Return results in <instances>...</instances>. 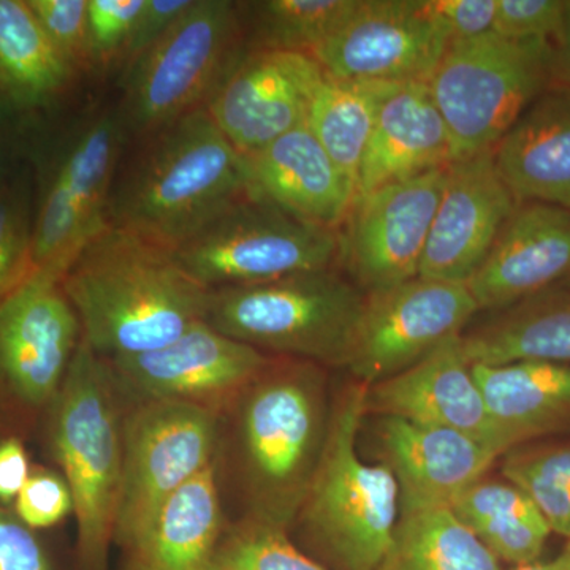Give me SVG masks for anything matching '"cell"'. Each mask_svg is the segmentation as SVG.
I'll return each mask as SVG.
<instances>
[{
	"label": "cell",
	"instance_id": "cell-1",
	"mask_svg": "<svg viewBox=\"0 0 570 570\" xmlns=\"http://www.w3.org/2000/svg\"><path fill=\"white\" fill-rule=\"evenodd\" d=\"M81 337L104 358L156 351L206 321L212 291L174 250L108 224L62 279Z\"/></svg>",
	"mask_w": 570,
	"mask_h": 570
},
{
	"label": "cell",
	"instance_id": "cell-2",
	"mask_svg": "<svg viewBox=\"0 0 570 570\" xmlns=\"http://www.w3.org/2000/svg\"><path fill=\"white\" fill-rule=\"evenodd\" d=\"M112 186L108 224L175 250L250 190L246 157L206 107L148 138Z\"/></svg>",
	"mask_w": 570,
	"mask_h": 570
},
{
	"label": "cell",
	"instance_id": "cell-3",
	"mask_svg": "<svg viewBox=\"0 0 570 570\" xmlns=\"http://www.w3.org/2000/svg\"><path fill=\"white\" fill-rule=\"evenodd\" d=\"M107 358L80 341L52 400L51 444L78 524L81 570H107L121 497L122 417Z\"/></svg>",
	"mask_w": 570,
	"mask_h": 570
},
{
	"label": "cell",
	"instance_id": "cell-4",
	"mask_svg": "<svg viewBox=\"0 0 570 570\" xmlns=\"http://www.w3.org/2000/svg\"><path fill=\"white\" fill-rule=\"evenodd\" d=\"M367 389L358 382L337 403L299 510L311 538L341 570H377L400 520V489L392 471L384 463L367 464L356 452Z\"/></svg>",
	"mask_w": 570,
	"mask_h": 570
},
{
	"label": "cell",
	"instance_id": "cell-5",
	"mask_svg": "<svg viewBox=\"0 0 570 570\" xmlns=\"http://www.w3.org/2000/svg\"><path fill=\"white\" fill-rule=\"evenodd\" d=\"M366 296L332 268L217 288L206 322L258 351L346 366Z\"/></svg>",
	"mask_w": 570,
	"mask_h": 570
},
{
	"label": "cell",
	"instance_id": "cell-6",
	"mask_svg": "<svg viewBox=\"0 0 570 570\" xmlns=\"http://www.w3.org/2000/svg\"><path fill=\"white\" fill-rule=\"evenodd\" d=\"M243 404V461L255 520L285 528L316 475L328 423L313 366L262 374Z\"/></svg>",
	"mask_w": 570,
	"mask_h": 570
},
{
	"label": "cell",
	"instance_id": "cell-7",
	"mask_svg": "<svg viewBox=\"0 0 570 570\" xmlns=\"http://www.w3.org/2000/svg\"><path fill=\"white\" fill-rule=\"evenodd\" d=\"M551 86L550 41L510 40L494 32L450 41L428 81L448 124L455 160L493 151Z\"/></svg>",
	"mask_w": 570,
	"mask_h": 570
},
{
	"label": "cell",
	"instance_id": "cell-8",
	"mask_svg": "<svg viewBox=\"0 0 570 570\" xmlns=\"http://www.w3.org/2000/svg\"><path fill=\"white\" fill-rule=\"evenodd\" d=\"M243 36L239 3L194 0L174 28L124 71L118 111L127 138L145 140L206 107L242 58Z\"/></svg>",
	"mask_w": 570,
	"mask_h": 570
},
{
	"label": "cell",
	"instance_id": "cell-9",
	"mask_svg": "<svg viewBox=\"0 0 570 570\" xmlns=\"http://www.w3.org/2000/svg\"><path fill=\"white\" fill-rule=\"evenodd\" d=\"M127 140L118 107L89 108L56 141L33 214L32 269L66 276L108 225Z\"/></svg>",
	"mask_w": 570,
	"mask_h": 570
},
{
	"label": "cell",
	"instance_id": "cell-10",
	"mask_svg": "<svg viewBox=\"0 0 570 570\" xmlns=\"http://www.w3.org/2000/svg\"><path fill=\"white\" fill-rule=\"evenodd\" d=\"M174 254L187 275L217 291L330 269L340 261V230L298 219L249 190Z\"/></svg>",
	"mask_w": 570,
	"mask_h": 570
},
{
	"label": "cell",
	"instance_id": "cell-11",
	"mask_svg": "<svg viewBox=\"0 0 570 570\" xmlns=\"http://www.w3.org/2000/svg\"><path fill=\"white\" fill-rule=\"evenodd\" d=\"M217 414L176 401H141L122 417L121 497L115 540L132 546L168 499L214 463Z\"/></svg>",
	"mask_w": 570,
	"mask_h": 570
},
{
	"label": "cell",
	"instance_id": "cell-12",
	"mask_svg": "<svg viewBox=\"0 0 570 570\" xmlns=\"http://www.w3.org/2000/svg\"><path fill=\"white\" fill-rule=\"evenodd\" d=\"M479 311L466 284L420 276L367 294L346 366L360 384L373 387L461 335Z\"/></svg>",
	"mask_w": 570,
	"mask_h": 570
},
{
	"label": "cell",
	"instance_id": "cell-13",
	"mask_svg": "<svg viewBox=\"0 0 570 570\" xmlns=\"http://www.w3.org/2000/svg\"><path fill=\"white\" fill-rule=\"evenodd\" d=\"M450 41L448 26L428 0H360L311 56L341 80L428 85Z\"/></svg>",
	"mask_w": 570,
	"mask_h": 570
},
{
	"label": "cell",
	"instance_id": "cell-14",
	"mask_svg": "<svg viewBox=\"0 0 570 570\" xmlns=\"http://www.w3.org/2000/svg\"><path fill=\"white\" fill-rule=\"evenodd\" d=\"M448 167L389 184L352 205L340 232V261L367 294L419 277Z\"/></svg>",
	"mask_w": 570,
	"mask_h": 570
},
{
	"label": "cell",
	"instance_id": "cell-15",
	"mask_svg": "<svg viewBox=\"0 0 570 570\" xmlns=\"http://www.w3.org/2000/svg\"><path fill=\"white\" fill-rule=\"evenodd\" d=\"M118 389L141 401H176L216 412L268 367L264 352L198 322L174 343L107 358Z\"/></svg>",
	"mask_w": 570,
	"mask_h": 570
},
{
	"label": "cell",
	"instance_id": "cell-16",
	"mask_svg": "<svg viewBox=\"0 0 570 570\" xmlns=\"http://www.w3.org/2000/svg\"><path fill=\"white\" fill-rule=\"evenodd\" d=\"M62 279L31 269L0 305V377L28 406L55 400L81 341Z\"/></svg>",
	"mask_w": 570,
	"mask_h": 570
},
{
	"label": "cell",
	"instance_id": "cell-17",
	"mask_svg": "<svg viewBox=\"0 0 570 570\" xmlns=\"http://www.w3.org/2000/svg\"><path fill=\"white\" fill-rule=\"evenodd\" d=\"M325 70L305 52L249 50L206 104L220 132L243 156L261 151L306 122Z\"/></svg>",
	"mask_w": 570,
	"mask_h": 570
},
{
	"label": "cell",
	"instance_id": "cell-18",
	"mask_svg": "<svg viewBox=\"0 0 570 570\" xmlns=\"http://www.w3.org/2000/svg\"><path fill=\"white\" fill-rule=\"evenodd\" d=\"M517 205L493 151L450 164L419 276L468 284Z\"/></svg>",
	"mask_w": 570,
	"mask_h": 570
},
{
	"label": "cell",
	"instance_id": "cell-19",
	"mask_svg": "<svg viewBox=\"0 0 570 570\" xmlns=\"http://www.w3.org/2000/svg\"><path fill=\"white\" fill-rule=\"evenodd\" d=\"M461 335L450 337L403 373L367 389L366 407L389 417L456 431L499 456L513 445L490 417Z\"/></svg>",
	"mask_w": 570,
	"mask_h": 570
},
{
	"label": "cell",
	"instance_id": "cell-20",
	"mask_svg": "<svg viewBox=\"0 0 570 570\" xmlns=\"http://www.w3.org/2000/svg\"><path fill=\"white\" fill-rule=\"evenodd\" d=\"M569 277L570 209L523 202L466 285L480 311H504Z\"/></svg>",
	"mask_w": 570,
	"mask_h": 570
},
{
	"label": "cell",
	"instance_id": "cell-21",
	"mask_svg": "<svg viewBox=\"0 0 570 570\" xmlns=\"http://www.w3.org/2000/svg\"><path fill=\"white\" fill-rule=\"evenodd\" d=\"M377 426L384 464L400 489L401 513L452 508L498 459L474 439L445 428L389 415Z\"/></svg>",
	"mask_w": 570,
	"mask_h": 570
},
{
	"label": "cell",
	"instance_id": "cell-22",
	"mask_svg": "<svg viewBox=\"0 0 570 570\" xmlns=\"http://www.w3.org/2000/svg\"><path fill=\"white\" fill-rule=\"evenodd\" d=\"M245 157L254 194L298 219L340 230L355 193L306 124Z\"/></svg>",
	"mask_w": 570,
	"mask_h": 570
},
{
	"label": "cell",
	"instance_id": "cell-23",
	"mask_svg": "<svg viewBox=\"0 0 570 570\" xmlns=\"http://www.w3.org/2000/svg\"><path fill=\"white\" fill-rule=\"evenodd\" d=\"M453 160L448 124L426 82L400 85L377 112L360 167L355 200L389 184L449 167Z\"/></svg>",
	"mask_w": 570,
	"mask_h": 570
},
{
	"label": "cell",
	"instance_id": "cell-24",
	"mask_svg": "<svg viewBox=\"0 0 570 570\" xmlns=\"http://www.w3.org/2000/svg\"><path fill=\"white\" fill-rule=\"evenodd\" d=\"M517 204L570 209V88L551 86L493 149Z\"/></svg>",
	"mask_w": 570,
	"mask_h": 570
},
{
	"label": "cell",
	"instance_id": "cell-25",
	"mask_svg": "<svg viewBox=\"0 0 570 570\" xmlns=\"http://www.w3.org/2000/svg\"><path fill=\"white\" fill-rule=\"evenodd\" d=\"M223 534L214 461L176 491L149 530L124 550V570H206Z\"/></svg>",
	"mask_w": 570,
	"mask_h": 570
},
{
	"label": "cell",
	"instance_id": "cell-26",
	"mask_svg": "<svg viewBox=\"0 0 570 570\" xmlns=\"http://www.w3.org/2000/svg\"><path fill=\"white\" fill-rule=\"evenodd\" d=\"M490 417L512 445L549 433L570 419V366L523 362L472 365Z\"/></svg>",
	"mask_w": 570,
	"mask_h": 570
},
{
	"label": "cell",
	"instance_id": "cell-27",
	"mask_svg": "<svg viewBox=\"0 0 570 570\" xmlns=\"http://www.w3.org/2000/svg\"><path fill=\"white\" fill-rule=\"evenodd\" d=\"M499 313L461 335L471 365L538 360L570 366V277Z\"/></svg>",
	"mask_w": 570,
	"mask_h": 570
},
{
	"label": "cell",
	"instance_id": "cell-28",
	"mask_svg": "<svg viewBox=\"0 0 570 570\" xmlns=\"http://www.w3.org/2000/svg\"><path fill=\"white\" fill-rule=\"evenodd\" d=\"M75 71L52 47L26 0H0V102L14 111L50 107Z\"/></svg>",
	"mask_w": 570,
	"mask_h": 570
},
{
	"label": "cell",
	"instance_id": "cell-29",
	"mask_svg": "<svg viewBox=\"0 0 570 570\" xmlns=\"http://www.w3.org/2000/svg\"><path fill=\"white\" fill-rule=\"evenodd\" d=\"M461 523L501 562H539L551 530L532 499L512 482L480 479L452 504Z\"/></svg>",
	"mask_w": 570,
	"mask_h": 570
},
{
	"label": "cell",
	"instance_id": "cell-30",
	"mask_svg": "<svg viewBox=\"0 0 570 570\" xmlns=\"http://www.w3.org/2000/svg\"><path fill=\"white\" fill-rule=\"evenodd\" d=\"M397 86V82L341 80L325 71L307 110L306 126L355 194L377 112Z\"/></svg>",
	"mask_w": 570,
	"mask_h": 570
},
{
	"label": "cell",
	"instance_id": "cell-31",
	"mask_svg": "<svg viewBox=\"0 0 570 570\" xmlns=\"http://www.w3.org/2000/svg\"><path fill=\"white\" fill-rule=\"evenodd\" d=\"M377 570H502L452 509L401 513Z\"/></svg>",
	"mask_w": 570,
	"mask_h": 570
},
{
	"label": "cell",
	"instance_id": "cell-32",
	"mask_svg": "<svg viewBox=\"0 0 570 570\" xmlns=\"http://www.w3.org/2000/svg\"><path fill=\"white\" fill-rule=\"evenodd\" d=\"M360 0H258L239 3L250 50L313 55L348 20Z\"/></svg>",
	"mask_w": 570,
	"mask_h": 570
},
{
	"label": "cell",
	"instance_id": "cell-33",
	"mask_svg": "<svg viewBox=\"0 0 570 570\" xmlns=\"http://www.w3.org/2000/svg\"><path fill=\"white\" fill-rule=\"evenodd\" d=\"M502 472L538 505L551 532L570 540V448L512 456Z\"/></svg>",
	"mask_w": 570,
	"mask_h": 570
},
{
	"label": "cell",
	"instance_id": "cell-34",
	"mask_svg": "<svg viewBox=\"0 0 570 570\" xmlns=\"http://www.w3.org/2000/svg\"><path fill=\"white\" fill-rule=\"evenodd\" d=\"M206 570H328L296 549L285 528L253 520L223 534Z\"/></svg>",
	"mask_w": 570,
	"mask_h": 570
},
{
	"label": "cell",
	"instance_id": "cell-35",
	"mask_svg": "<svg viewBox=\"0 0 570 570\" xmlns=\"http://www.w3.org/2000/svg\"><path fill=\"white\" fill-rule=\"evenodd\" d=\"M33 190L28 170L0 189V305L32 269Z\"/></svg>",
	"mask_w": 570,
	"mask_h": 570
},
{
	"label": "cell",
	"instance_id": "cell-36",
	"mask_svg": "<svg viewBox=\"0 0 570 570\" xmlns=\"http://www.w3.org/2000/svg\"><path fill=\"white\" fill-rule=\"evenodd\" d=\"M63 61L77 73L91 70L89 0H26Z\"/></svg>",
	"mask_w": 570,
	"mask_h": 570
},
{
	"label": "cell",
	"instance_id": "cell-37",
	"mask_svg": "<svg viewBox=\"0 0 570 570\" xmlns=\"http://www.w3.org/2000/svg\"><path fill=\"white\" fill-rule=\"evenodd\" d=\"M146 0H89L88 32L92 67L122 62Z\"/></svg>",
	"mask_w": 570,
	"mask_h": 570
},
{
	"label": "cell",
	"instance_id": "cell-38",
	"mask_svg": "<svg viewBox=\"0 0 570 570\" xmlns=\"http://www.w3.org/2000/svg\"><path fill=\"white\" fill-rule=\"evenodd\" d=\"M566 0H497L493 32L510 40L553 43L564 20Z\"/></svg>",
	"mask_w": 570,
	"mask_h": 570
},
{
	"label": "cell",
	"instance_id": "cell-39",
	"mask_svg": "<svg viewBox=\"0 0 570 570\" xmlns=\"http://www.w3.org/2000/svg\"><path fill=\"white\" fill-rule=\"evenodd\" d=\"M73 512V498L62 475L32 472L14 501V513L31 530H47Z\"/></svg>",
	"mask_w": 570,
	"mask_h": 570
},
{
	"label": "cell",
	"instance_id": "cell-40",
	"mask_svg": "<svg viewBox=\"0 0 570 570\" xmlns=\"http://www.w3.org/2000/svg\"><path fill=\"white\" fill-rule=\"evenodd\" d=\"M0 570H52L36 532L17 515L0 509Z\"/></svg>",
	"mask_w": 570,
	"mask_h": 570
},
{
	"label": "cell",
	"instance_id": "cell-41",
	"mask_svg": "<svg viewBox=\"0 0 570 570\" xmlns=\"http://www.w3.org/2000/svg\"><path fill=\"white\" fill-rule=\"evenodd\" d=\"M193 3L194 0H146L127 50L124 52V69L132 66L142 55L151 50Z\"/></svg>",
	"mask_w": 570,
	"mask_h": 570
},
{
	"label": "cell",
	"instance_id": "cell-42",
	"mask_svg": "<svg viewBox=\"0 0 570 570\" xmlns=\"http://www.w3.org/2000/svg\"><path fill=\"white\" fill-rule=\"evenodd\" d=\"M452 40L474 39L493 32L497 0H428Z\"/></svg>",
	"mask_w": 570,
	"mask_h": 570
},
{
	"label": "cell",
	"instance_id": "cell-43",
	"mask_svg": "<svg viewBox=\"0 0 570 570\" xmlns=\"http://www.w3.org/2000/svg\"><path fill=\"white\" fill-rule=\"evenodd\" d=\"M31 474L28 452L20 439L0 442V504H14Z\"/></svg>",
	"mask_w": 570,
	"mask_h": 570
},
{
	"label": "cell",
	"instance_id": "cell-44",
	"mask_svg": "<svg viewBox=\"0 0 570 570\" xmlns=\"http://www.w3.org/2000/svg\"><path fill=\"white\" fill-rule=\"evenodd\" d=\"M13 112L17 111L11 110L9 105L0 102V189L17 171L14 159H17L18 142Z\"/></svg>",
	"mask_w": 570,
	"mask_h": 570
},
{
	"label": "cell",
	"instance_id": "cell-45",
	"mask_svg": "<svg viewBox=\"0 0 570 570\" xmlns=\"http://www.w3.org/2000/svg\"><path fill=\"white\" fill-rule=\"evenodd\" d=\"M551 47H553V86L570 88V0H566L561 31Z\"/></svg>",
	"mask_w": 570,
	"mask_h": 570
},
{
	"label": "cell",
	"instance_id": "cell-46",
	"mask_svg": "<svg viewBox=\"0 0 570 570\" xmlns=\"http://www.w3.org/2000/svg\"><path fill=\"white\" fill-rule=\"evenodd\" d=\"M543 564L550 570H570V540L568 546H566L553 560L543 562Z\"/></svg>",
	"mask_w": 570,
	"mask_h": 570
},
{
	"label": "cell",
	"instance_id": "cell-47",
	"mask_svg": "<svg viewBox=\"0 0 570 570\" xmlns=\"http://www.w3.org/2000/svg\"><path fill=\"white\" fill-rule=\"evenodd\" d=\"M512 570H550L547 568L543 562H535V564L530 566H519V568H513Z\"/></svg>",
	"mask_w": 570,
	"mask_h": 570
}]
</instances>
